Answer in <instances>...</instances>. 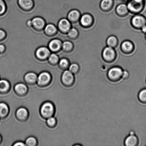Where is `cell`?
I'll return each mask as SVG.
<instances>
[{
	"mask_svg": "<svg viewBox=\"0 0 146 146\" xmlns=\"http://www.w3.org/2000/svg\"><path fill=\"white\" fill-rule=\"evenodd\" d=\"M123 71L119 67H113L109 70L107 73L108 78L111 81H119L123 78Z\"/></svg>",
	"mask_w": 146,
	"mask_h": 146,
	"instance_id": "cell-1",
	"label": "cell"
},
{
	"mask_svg": "<svg viewBox=\"0 0 146 146\" xmlns=\"http://www.w3.org/2000/svg\"><path fill=\"white\" fill-rule=\"evenodd\" d=\"M144 4V0H129L127 6L128 10L131 12L138 13L142 11Z\"/></svg>",
	"mask_w": 146,
	"mask_h": 146,
	"instance_id": "cell-2",
	"label": "cell"
},
{
	"mask_svg": "<svg viewBox=\"0 0 146 146\" xmlns=\"http://www.w3.org/2000/svg\"><path fill=\"white\" fill-rule=\"evenodd\" d=\"M54 106L50 102L44 104L41 107V112L44 117H49L53 113L54 111Z\"/></svg>",
	"mask_w": 146,
	"mask_h": 146,
	"instance_id": "cell-3",
	"label": "cell"
},
{
	"mask_svg": "<svg viewBox=\"0 0 146 146\" xmlns=\"http://www.w3.org/2000/svg\"><path fill=\"white\" fill-rule=\"evenodd\" d=\"M131 22L135 28L141 29L143 26L146 25V18L143 15H135L132 19Z\"/></svg>",
	"mask_w": 146,
	"mask_h": 146,
	"instance_id": "cell-4",
	"label": "cell"
},
{
	"mask_svg": "<svg viewBox=\"0 0 146 146\" xmlns=\"http://www.w3.org/2000/svg\"><path fill=\"white\" fill-rule=\"evenodd\" d=\"M50 52L46 46H42L37 48L35 52L36 56L41 59H44L49 56Z\"/></svg>",
	"mask_w": 146,
	"mask_h": 146,
	"instance_id": "cell-5",
	"label": "cell"
},
{
	"mask_svg": "<svg viewBox=\"0 0 146 146\" xmlns=\"http://www.w3.org/2000/svg\"><path fill=\"white\" fill-rule=\"evenodd\" d=\"M102 55L104 59L106 60H112L115 56V51L111 47H107L103 50Z\"/></svg>",
	"mask_w": 146,
	"mask_h": 146,
	"instance_id": "cell-6",
	"label": "cell"
},
{
	"mask_svg": "<svg viewBox=\"0 0 146 146\" xmlns=\"http://www.w3.org/2000/svg\"><path fill=\"white\" fill-rule=\"evenodd\" d=\"M138 137L135 134H129L124 140V145L126 146H136L139 142Z\"/></svg>",
	"mask_w": 146,
	"mask_h": 146,
	"instance_id": "cell-7",
	"label": "cell"
},
{
	"mask_svg": "<svg viewBox=\"0 0 146 146\" xmlns=\"http://www.w3.org/2000/svg\"><path fill=\"white\" fill-rule=\"evenodd\" d=\"M58 28L62 32H68L70 29L71 24L69 21L66 18L61 19L58 21Z\"/></svg>",
	"mask_w": 146,
	"mask_h": 146,
	"instance_id": "cell-8",
	"label": "cell"
},
{
	"mask_svg": "<svg viewBox=\"0 0 146 146\" xmlns=\"http://www.w3.org/2000/svg\"><path fill=\"white\" fill-rule=\"evenodd\" d=\"M51 79V76L48 72H41L37 78L38 84L40 85H44L48 82Z\"/></svg>",
	"mask_w": 146,
	"mask_h": 146,
	"instance_id": "cell-9",
	"label": "cell"
},
{
	"mask_svg": "<svg viewBox=\"0 0 146 146\" xmlns=\"http://www.w3.org/2000/svg\"><path fill=\"white\" fill-rule=\"evenodd\" d=\"M32 25L36 29H41L44 28L45 24V21L41 17H35L31 20Z\"/></svg>",
	"mask_w": 146,
	"mask_h": 146,
	"instance_id": "cell-10",
	"label": "cell"
},
{
	"mask_svg": "<svg viewBox=\"0 0 146 146\" xmlns=\"http://www.w3.org/2000/svg\"><path fill=\"white\" fill-rule=\"evenodd\" d=\"M62 80L64 84H70L74 82V76L69 70H66L63 73L62 75Z\"/></svg>",
	"mask_w": 146,
	"mask_h": 146,
	"instance_id": "cell-11",
	"label": "cell"
},
{
	"mask_svg": "<svg viewBox=\"0 0 146 146\" xmlns=\"http://www.w3.org/2000/svg\"><path fill=\"white\" fill-rule=\"evenodd\" d=\"M62 42L60 40L54 39L51 40L48 44V47L51 51L56 52L60 48Z\"/></svg>",
	"mask_w": 146,
	"mask_h": 146,
	"instance_id": "cell-12",
	"label": "cell"
},
{
	"mask_svg": "<svg viewBox=\"0 0 146 146\" xmlns=\"http://www.w3.org/2000/svg\"><path fill=\"white\" fill-rule=\"evenodd\" d=\"M92 17L90 14H84L80 18V23L83 26H88L92 23Z\"/></svg>",
	"mask_w": 146,
	"mask_h": 146,
	"instance_id": "cell-13",
	"label": "cell"
},
{
	"mask_svg": "<svg viewBox=\"0 0 146 146\" xmlns=\"http://www.w3.org/2000/svg\"><path fill=\"white\" fill-rule=\"evenodd\" d=\"M18 2L21 8L25 9H31L34 4L33 0H18Z\"/></svg>",
	"mask_w": 146,
	"mask_h": 146,
	"instance_id": "cell-14",
	"label": "cell"
},
{
	"mask_svg": "<svg viewBox=\"0 0 146 146\" xmlns=\"http://www.w3.org/2000/svg\"><path fill=\"white\" fill-rule=\"evenodd\" d=\"M80 13L78 11L76 10H73L68 13V19L70 21H77L80 18Z\"/></svg>",
	"mask_w": 146,
	"mask_h": 146,
	"instance_id": "cell-15",
	"label": "cell"
},
{
	"mask_svg": "<svg viewBox=\"0 0 146 146\" xmlns=\"http://www.w3.org/2000/svg\"><path fill=\"white\" fill-rule=\"evenodd\" d=\"M46 33L48 35H53L57 31L56 26L52 23H49L46 26L44 29Z\"/></svg>",
	"mask_w": 146,
	"mask_h": 146,
	"instance_id": "cell-16",
	"label": "cell"
},
{
	"mask_svg": "<svg viewBox=\"0 0 146 146\" xmlns=\"http://www.w3.org/2000/svg\"><path fill=\"white\" fill-rule=\"evenodd\" d=\"M128 9L127 5L121 4L117 7L116 11L118 14L119 15H123L127 14L128 12Z\"/></svg>",
	"mask_w": 146,
	"mask_h": 146,
	"instance_id": "cell-17",
	"label": "cell"
},
{
	"mask_svg": "<svg viewBox=\"0 0 146 146\" xmlns=\"http://www.w3.org/2000/svg\"><path fill=\"white\" fill-rule=\"evenodd\" d=\"M15 89L16 91L19 94H23L26 92L27 88L25 84L20 83V84H17L15 85Z\"/></svg>",
	"mask_w": 146,
	"mask_h": 146,
	"instance_id": "cell-18",
	"label": "cell"
},
{
	"mask_svg": "<svg viewBox=\"0 0 146 146\" xmlns=\"http://www.w3.org/2000/svg\"><path fill=\"white\" fill-rule=\"evenodd\" d=\"M25 78L26 81L28 82L33 83L36 81L38 77L35 73L30 72L26 74Z\"/></svg>",
	"mask_w": 146,
	"mask_h": 146,
	"instance_id": "cell-19",
	"label": "cell"
},
{
	"mask_svg": "<svg viewBox=\"0 0 146 146\" xmlns=\"http://www.w3.org/2000/svg\"><path fill=\"white\" fill-rule=\"evenodd\" d=\"M28 115V112L25 108H21L17 110V116L18 118L23 119L27 117Z\"/></svg>",
	"mask_w": 146,
	"mask_h": 146,
	"instance_id": "cell-20",
	"label": "cell"
},
{
	"mask_svg": "<svg viewBox=\"0 0 146 146\" xmlns=\"http://www.w3.org/2000/svg\"><path fill=\"white\" fill-rule=\"evenodd\" d=\"M113 2V0H102L101 3V8L104 10L109 9L112 5Z\"/></svg>",
	"mask_w": 146,
	"mask_h": 146,
	"instance_id": "cell-21",
	"label": "cell"
},
{
	"mask_svg": "<svg viewBox=\"0 0 146 146\" xmlns=\"http://www.w3.org/2000/svg\"><path fill=\"white\" fill-rule=\"evenodd\" d=\"M121 47L124 51L129 52L132 49L133 45L130 41H126L123 42L121 44Z\"/></svg>",
	"mask_w": 146,
	"mask_h": 146,
	"instance_id": "cell-22",
	"label": "cell"
},
{
	"mask_svg": "<svg viewBox=\"0 0 146 146\" xmlns=\"http://www.w3.org/2000/svg\"><path fill=\"white\" fill-rule=\"evenodd\" d=\"M8 106L5 103H0V117H3L7 115L8 112Z\"/></svg>",
	"mask_w": 146,
	"mask_h": 146,
	"instance_id": "cell-23",
	"label": "cell"
},
{
	"mask_svg": "<svg viewBox=\"0 0 146 146\" xmlns=\"http://www.w3.org/2000/svg\"><path fill=\"white\" fill-rule=\"evenodd\" d=\"M9 83L7 80H1L0 81V91H7L9 88Z\"/></svg>",
	"mask_w": 146,
	"mask_h": 146,
	"instance_id": "cell-24",
	"label": "cell"
},
{
	"mask_svg": "<svg viewBox=\"0 0 146 146\" xmlns=\"http://www.w3.org/2000/svg\"><path fill=\"white\" fill-rule=\"evenodd\" d=\"M107 42L108 46L113 48L116 46L117 44V38L114 36H110L107 39Z\"/></svg>",
	"mask_w": 146,
	"mask_h": 146,
	"instance_id": "cell-25",
	"label": "cell"
},
{
	"mask_svg": "<svg viewBox=\"0 0 146 146\" xmlns=\"http://www.w3.org/2000/svg\"><path fill=\"white\" fill-rule=\"evenodd\" d=\"M138 99L141 103H146V88L141 90L139 93Z\"/></svg>",
	"mask_w": 146,
	"mask_h": 146,
	"instance_id": "cell-26",
	"label": "cell"
},
{
	"mask_svg": "<svg viewBox=\"0 0 146 146\" xmlns=\"http://www.w3.org/2000/svg\"><path fill=\"white\" fill-rule=\"evenodd\" d=\"M58 60L59 58L58 56L54 53L51 54L48 58V60L52 64H56L58 62Z\"/></svg>",
	"mask_w": 146,
	"mask_h": 146,
	"instance_id": "cell-27",
	"label": "cell"
},
{
	"mask_svg": "<svg viewBox=\"0 0 146 146\" xmlns=\"http://www.w3.org/2000/svg\"><path fill=\"white\" fill-rule=\"evenodd\" d=\"M62 48L66 51H69L72 49L73 44L69 41H66L63 43L62 44Z\"/></svg>",
	"mask_w": 146,
	"mask_h": 146,
	"instance_id": "cell-28",
	"label": "cell"
},
{
	"mask_svg": "<svg viewBox=\"0 0 146 146\" xmlns=\"http://www.w3.org/2000/svg\"><path fill=\"white\" fill-rule=\"evenodd\" d=\"M36 142V140L35 138L33 137H29L26 141V145L29 146H35Z\"/></svg>",
	"mask_w": 146,
	"mask_h": 146,
	"instance_id": "cell-29",
	"label": "cell"
},
{
	"mask_svg": "<svg viewBox=\"0 0 146 146\" xmlns=\"http://www.w3.org/2000/svg\"><path fill=\"white\" fill-rule=\"evenodd\" d=\"M6 3L4 0H0V15H3L6 10Z\"/></svg>",
	"mask_w": 146,
	"mask_h": 146,
	"instance_id": "cell-30",
	"label": "cell"
},
{
	"mask_svg": "<svg viewBox=\"0 0 146 146\" xmlns=\"http://www.w3.org/2000/svg\"><path fill=\"white\" fill-rule=\"evenodd\" d=\"M78 32L77 30L74 28H72L70 29L68 31V35L70 38H76L78 35Z\"/></svg>",
	"mask_w": 146,
	"mask_h": 146,
	"instance_id": "cell-31",
	"label": "cell"
},
{
	"mask_svg": "<svg viewBox=\"0 0 146 146\" xmlns=\"http://www.w3.org/2000/svg\"><path fill=\"white\" fill-rule=\"evenodd\" d=\"M69 69L71 72L76 73L78 72L79 70V67L77 64L73 63L70 66Z\"/></svg>",
	"mask_w": 146,
	"mask_h": 146,
	"instance_id": "cell-32",
	"label": "cell"
},
{
	"mask_svg": "<svg viewBox=\"0 0 146 146\" xmlns=\"http://www.w3.org/2000/svg\"><path fill=\"white\" fill-rule=\"evenodd\" d=\"M59 64L60 65L62 68H66L68 66L69 62L66 58H62L60 61Z\"/></svg>",
	"mask_w": 146,
	"mask_h": 146,
	"instance_id": "cell-33",
	"label": "cell"
},
{
	"mask_svg": "<svg viewBox=\"0 0 146 146\" xmlns=\"http://www.w3.org/2000/svg\"><path fill=\"white\" fill-rule=\"evenodd\" d=\"M47 123L49 126H53L56 123L55 119L54 117H50L47 121Z\"/></svg>",
	"mask_w": 146,
	"mask_h": 146,
	"instance_id": "cell-34",
	"label": "cell"
},
{
	"mask_svg": "<svg viewBox=\"0 0 146 146\" xmlns=\"http://www.w3.org/2000/svg\"><path fill=\"white\" fill-rule=\"evenodd\" d=\"M6 33L5 31L2 29H0V40H2L6 36Z\"/></svg>",
	"mask_w": 146,
	"mask_h": 146,
	"instance_id": "cell-35",
	"label": "cell"
},
{
	"mask_svg": "<svg viewBox=\"0 0 146 146\" xmlns=\"http://www.w3.org/2000/svg\"><path fill=\"white\" fill-rule=\"evenodd\" d=\"M5 48V46L4 44H0V52L1 53L4 52Z\"/></svg>",
	"mask_w": 146,
	"mask_h": 146,
	"instance_id": "cell-36",
	"label": "cell"
},
{
	"mask_svg": "<svg viewBox=\"0 0 146 146\" xmlns=\"http://www.w3.org/2000/svg\"><path fill=\"white\" fill-rule=\"evenodd\" d=\"M26 144H25L21 142H18L16 143H15V144H14V146H25Z\"/></svg>",
	"mask_w": 146,
	"mask_h": 146,
	"instance_id": "cell-37",
	"label": "cell"
},
{
	"mask_svg": "<svg viewBox=\"0 0 146 146\" xmlns=\"http://www.w3.org/2000/svg\"><path fill=\"white\" fill-rule=\"evenodd\" d=\"M141 31L144 34H146V25H144L141 29Z\"/></svg>",
	"mask_w": 146,
	"mask_h": 146,
	"instance_id": "cell-38",
	"label": "cell"
},
{
	"mask_svg": "<svg viewBox=\"0 0 146 146\" xmlns=\"http://www.w3.org/2000/svg\"><path fill=\"white\" fill-rule=\"evenodd\" d=\"M27 24L28 26H31L32 25V21H31V20H29L27 21Z\"/></svg>",
	"mask_w": 146,
	"mask_h": 146,
	"instance_id": "cell-39",
	"label": "cell"
},
{
	"mask_svg": "<svg viewBox=\"0 0 146 146\" xmlns=\"http://www.w3.org/2000/svg\"><path fill=\"white\" fill-rule=\"evenodd\" d=\"M1 136H0V141H1Z\"/></svg>",
	"mask_w": 146,
	"mask_h": 146,
	"instance_id": "cell-40",
	"label": "cell"
},
{
	"mask_svg": "<svg viewBox=\"0 0 146 146\" xmlns=\"http://www.w3.org/2000/svg\"><path fill=\"white\" fill-rule=\"evenodd\" d=\"M145 38H146V34H145Z\"/></svg>",
	"mask_w": 146,
	"mask_h": 146,
	"instance_id": "cell-41",
	"label": "cell"
}]
</instances>
